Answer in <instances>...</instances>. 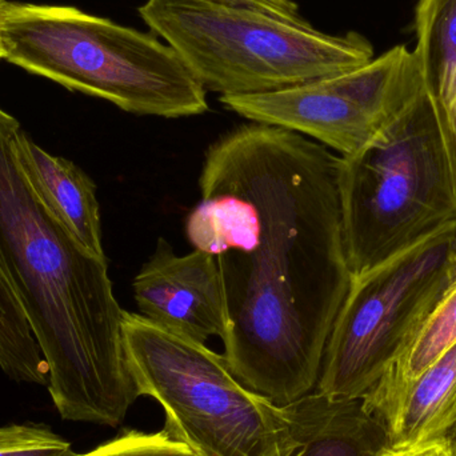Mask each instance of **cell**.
<instances>
[{
    "mask_svg": "<svg viewBox=\"0 0 456 456\" xmlns=\"http://www.w3.org/2000/svg\"><path fill=\"white\" fill-rule=\"evenodd\" d=\"M338 170L339 157L307 136L239 126L208 147L187 216V239L221 275L228 369L276 406L318 385L353 283Z\"/></svg>",
    "mask_w": 456,
    "mask_h": 456,
    "instance_id": "1",
    "label": "cell"
},
{
    "mask_svg": "<svg viewBox=\"0 0 456 456\" xmlns=\"http://www.w3.org/2000/svg\"><path fill=\"white\" fill-rule=\"evenodd\" d=\"M20 122L0 107V273L48 367L61 419L117 428L139 398L123 345V310L106 256L83 247L27 179Z\"/></svg>",
    "mask_w": 456,
    "mask_h": 456,
    "instance_id": "2",
    "label": "cell"
},
{
    "mask_svg": "<svg viewBox=\"0 0 456 456\" xmlns=\"http://www.w3.org/2000/svg\"><path fill=\"white\" fill-rule=\"evenodd\" d=\"M3 59L71 91L150 117H197L208 91L158 37L66 5L0 0Z\"/></svg>",
    "mask_w": 456,
    "mask_h": 456,
    "instance_id": "3",
    "label": "cell"
},
{
    "mask_svg": "<svg viewBox=\"0 0 456 456\" xmlns=\"http://www.w3.org/2000/svg\"><path fill=\"white\" fill-rule=\"evenodd\" d=\"M139 15L221 96L283 90L374 59L358 32L326 34L247 0H147Z\"/></svg>",
    "mask_w": 456,
    "mask_h": 456,
    "instance_id": "4",
    "label": "cell"
},
{
    "mask_svg": "<svg viewBox=\"0 0 456 456\" xmlns=\"http://www.w3.org/2000/svg\"><path fill=\"white\" fill-rule=\"evenodd\" d=\"M354 278L456 224V163L428 93L371 143L339 157Z\"/></svg>",
    "mask_w": 456,
    "mask_h": 456,
    "instance_id": "5",
    "label": "cell"
},
{
    "mask_svg": "<svg viewBox=\"0 0 456 456\" xmlns=\"http://www.w3.org/2000/svg\"><path fill=\"white\" fill-rule=\"evenodd\" d=\"M123 345L139 396L159 402L163 430L198 456H289L281 406L241 385L224 355L123 313Z\"/></svg>",
    "mask_w": 456,
    "mask_h": 456,
    "instance_id": "6",
    "label": "cell"
},
{
    "mask_svg": "<svg viewBox=\"0 0 456 456\" xmlns=\"http://www.w3.org/2000/svg\"><path fill=\"white\" fill-rule=\"evenodd\" d=\"M456 281V224L353 279L316 391L363 398Z\"/></svg>",
    "mask_w": 456,
    "mask_h": 456,
    "instance_id": "7",
    "label": "cell"
},
{
    "mask_svg": "<svg viewBox=\"0 0 456 456\" xmlns=\"http://www.w3.org/2000/svg\"><path fill=\"white\" fill-rule=\"evenodd\" d=\"M425 91L414 51L396 45L343 74L219 101L251 122L294 131L347 157L387 130Z\"/></svg>",
    "mask_w": 456,
    "mask_h": 456,
    "instance_id": "8",
    "label": "cell"
},
{
    "mask_svg": "<svg viewBox=\"0 0 456 456\" xmlns=\"http://www.w3.org/2000/svg\"><path fill=\"white\" fill-rule=\"evenodd\" d=\"M141 315L194 342L224 337V289L213 255L202 249L179 256L160 238L133 281Z\"/></svg>",
    "mask_w": 456,
    "mask_h": 456,
    "instance_id": "9",
    "label": "cell"
},
{
    "mask_svg": "<svg viewBox=\"0 0 456 456\" xmlns=\"http://www.w3.org/2000/svg\"><path fill=\"white\" fill-rule=\"evenodd\" d=\"M281 409L294 446L289 456H382L393 447L387 425L363 398L315 391Z\"/></svg>",
    "mask_w": 456,
    "mask_h": 456,
    "instance_id": "10",
    "label": "cell"
},
{
    "mask_svg": "<svg viewBox=\"0 0 456 456\" xmlns=\"http://www.w3.org/2000/svg\"><path fill=\"white\" fill-rule=\"evenodd\" d=\"M15 147L27 179L48 210L88 251L106 256L93 179L71 160L45 151L23 127L16 134Z\"/></svg>",
    "mask_w": 456,
    "mask_h": 456,
    "instance_id": "11",
    "label": "cell"
},
{
    "mask_svg": "<svg viewBox=\"0 0 456 456\" xmlns=\"http://www.w3.org/2000/svg\"><path fill=\"white\" fill-rule=\"evenodd\" d=\"M414 53L456 163V0H418Z\"/></svg>",
    "mask_w": 456,
    "mask_h": 456,
    "instance_id": "12",
    "label": "cell"
},
{
    "mask_svg": "<svg viewBox=\"0 0 456 456\" xmlns=\"http://www.w3.org/2000/svg\"><path fill=\"white\" fill-rule=\"evenodd\" d=\"M456 422V345L409 386L386 419L393 446L444 439Z\"/></svg>",
    "mask_w": 456,
    "mask_h": 456,
    "instance_id": "13",
    "label": "cell"
},
{
    "mask_svg": "<svg viewBox=\"0 0 456 456\" xmlns=\"http://www.w3.org/2000/svg\"><path fill=\"white\" fill-rule=\"evenodd\" d=\"M455 345L456 281L415 332L403 353L363 396L367 406L386 422L409 386Z\"/></svg>",
    "mask_w": 456,
    "mask_h": 456,
    "instance_id": "14",
    "label": "cell"
},
{
    "mask_svg": "<svg viewBox=\"0 0 456 456\" xmlns=\"http://www.w3.org/2000/svg\"><path fill=\"white\" fill-rule=\"evenodd\" d=\"M0 369L18 383L47 386L48 367L28 321L0 273Z\"/></svg>",
    "mask_w": 456,
    "mask_h": 456,
    "instance_id": "15",
    "label": "cell"
},
{
    "mask_svg": "<svg viewBox=\"0 0 456 456\" xmlns=\"http://www.w3.org/2000/svg\"><path fill=\"white\" fill-rule=\"evenodd\" d=\"M72 444L45 423L0 425V456H77Z\"/></svg>",
    "mask_w": 456,
    "mask_h": 456,
    "instance_id": "16",
    "label": "cell"
},
{
    "mask_svg": "<svg viewBox=\"0 0 456 456\" xmlns=\"http://www.w3.org/2000/svg\"><path fill=\"white\" fill-rule=\"evenodd\" d=\"M77 456H198L183 442L159 433L125 431L118 438L101 444L87 454Z\"/></svg>",
    "mask_w": 456,
    "mask_h": 456,
    "instance_id": "17",
    "label": "cell"
},
{
    "mask_svg": "<svg viewBox=\"0 0 456 456\" xmlns=\"http://www.w3.org/2000/svg\"><path fill=\"white\" fill-rule=\"evenodd\" d=\"M382 456H454V452L446 439H436L412 446H393Z\"/></svg>",
    "mask_w": 456,
    "mask_h": 456,
    "instance_id": "18",
    "label": "cell"
},
{
    "mask_svg": "<svg viewBox=\"0 0 456 456\" xmlns=\"http://www.w3.org/2000/svg\"><path fill=\"white\" fill-rule=\"evenodd\" d=\"M247 2L262 5V7L275 11V12L281 13V15L289 16V18H302L299 15V7H297L294 0H247Z\"/></svg>",
    "mask_w": 456,
    "mask_h": 456,
    "instance_id": "19",
    "label": "cell"
},
{
    "mask_svg": "<svg viewBox=\"0 0 456 456\" xmlns=\"http://www.w3.org/2000/svg\"><path fill=\"white\" fill-rule=\"evenodd\" d=\"M444 439H446L452 444V452L456 454V422L452 426L449 431L444 434Z\"/></svg>",
    "mask_w": 456,
    "mask_h": 456,
    "instance_id": "20",
    "label": "cell"
},
{
    "mask_svg": "<svg viewBox=\"0 0 456 456\" xmlns=\"http://www.w3.org/2000/svg\"><path fill=\"white\" fill-rule=\"evenodd\" d=\"M0 59H3V48H2V43H0Z\"/></svg>",
    "mask_w": 456,
    "mask_h": 456,
    "instance_id": "21",
    "label": "cell"
},
{
    "mask_svg": "<svg viewBox=\"0 0 456 456\" xmlns=\"http://www.w3.org/2000/svg\"><path fill=\"white\" fill-rule=\"evenodd\" d=\"M454 456H456V454Z\"/></svg>",
    "mask_w": 456,
    "mask_h": 456,
    "instance_id": "22",
    "label": "cell"
}]
</instances>
